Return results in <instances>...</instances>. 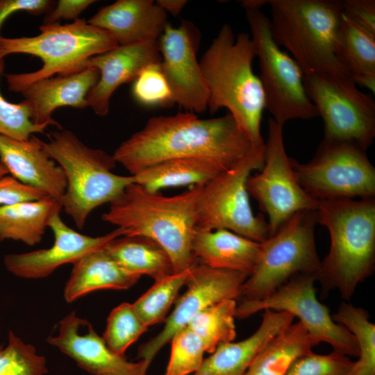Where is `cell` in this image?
<instances>
[{
    "label": "cell",
    "instance_id": "obj_1",
    "mask_svg": "<svg viewBox=\"0 0 375 375\" xmlns=\"http://www.w3.org/2000/svg\"><path fill=\"white\" fill-rule=\"evenodd\" d=\"M263 147L253 145L229 113L199 119L186 112L149 119L141 130L122 142L112 156L130 175L172 158L203 160L224 172Z\"/></svg>",
    "mask_w": 375,
    "mask_h": 375
},
{
    "label": "cell",
    "instance_id": "obj_2",
    "mask_svg": "<svg viewBox=\"0 0 375 375\" xmlns=\"http://www.w3.org/2000/svg\"><path fill=\"white\" fill-rule=\"evenodd\" d=\"M202 185L166 197L131 183L110 203L102 219L120 228L122 235L141 236L156 242L168 254L174 273L188 270L199 264L192 241L197 199Z\"/></svg>",
    "mask_w": 375,
    "mask_h": 375
},
{
    "label": "cell",
    "instance_id": "obj_3",
    "mask_svg": "<svg viewBox=\"0 0 375 375\" xmlns=\"http://www.w3.org/2000/svg\"><path fill=\"white\" fill-rule=\"evenodd\" d=\"M315 212L331 238L329 251L315 274L320 297L338 290L348 301L374 271L375 199L319 200Z\"/></svg>",
    "mask_w": 375,
    "mask_h": 375
},
{
    "label": "cell",
    "instance_id": "obj_4",
    "mask_svg": "<svg viewBox=\"0 0 375 375\" xmlns=\"http://www.w3.org/2000/svg\"><path fill=\"white\" fill-rule=\"evenodd\" d=\"M255 44L246 33L235 36L224 24L202 56L199 65L206 81L211 113L226 108L256 147L265 146L260 133L265 94L259 76L252 69Z\"/></svg>",
    "mask_w": 375,
    "mask_h": 375
},
{
    "label": "cell",
    "instance_id": "obj_5",
    "mask_svg": "<svg viewBox=\"0 0 375 375\" xmlns=\"http://www.w3.org/2000/svg\"><path fill=\"white\" fill-rule=\"evenodd\" d=\"M271 31L303 75L347 72L336 56L342 16L339 0H267Z\"/></svg>",
    "mask_w": 375,
    "mask_h": 375
},
{
    "label": "cell",
    "instance_id": "obj_6",
    "mask_svg": "<svg viewBox=\"0 0 375 375\" xmlns=\"http://www.w3.org/2000/svg\"><path fill=\"white\" fill-rule=\"evenodd\" d=\"M43 148L65 173L67 188L60 202L78 229L95 208L110 203L135 183L132 175L112 172L117 164L112 155L89 147L71 131L51 132Z\"/></svg>",
    "mask_w": 375,
    "mask_h": 375
},
{
    "label": "cell",
    "instance_id": "obj_7",
    "mask_svg": "<svg viewBox=\"0 0 375 375\" xmlns=\"http://www.w3.org/2000/svg\"><path fill=\"white\" fill-rule=\"evenodd\" d=\"M40 30L41 33L35 36L0 39V52L4 56L24 53L38 57L43 62L35 72L4 74L12 92L22 93L38 81L83 70L90 58L118 46L108 32L85 19L66 24H43Z\"/></svg>",
    "mask_w": 375,
    "mask_h": 375
},
{
    "label": "cell",
    "instance_id": "obj_8",
    "mask_svg": "<svg viewBox=\"0 0 375 375\" xmlns=\"http://www.w3.org/2000/svg\"><path fill=\"white\" fill-rule=\"evenodd\" d=\"M315 210L299 211L261 242L254 272L242 285L238 299L261 300L299 274H316L321 265L315 239Z\"/></svg>",
    "mask_w": 375,
    "mask_h": 375
},
{
    "label": "cell",
    "instance_id": "obj_9",
    "mask_svg": "<svg viewBox=\"0 0 375 375\" xmlns=\"http://www.w3.org/2000/svg\"><path fill=\"white\" fill-rule=\"evenodd\" d=\"M264 158L265 146L202 185L197 199V229H226L260 243L270 236L264 216L252 211L246 187L251 173L262 168Z\"/></svg>",
    "mask_w": 375,
    "mask_h": 375
},
{
    "label": "cell",
    "instance_id": "obj_10",
    "mask_svg": "<svg viewBox=\"0 0 375 375\" xmlns=\"http://www.w3.org/2000/svg\"><path fill=\"white\" fill-rule=\"evenodd\" d=\"M258 58L265 108L276 122L310 119L319 116L294 60L282 51L271 31L269 18L260 10L244 9Z\"/></svg>",
    "mask_w": 375,
    "mask_h": 375
},
{
    "label": "cell",
    "instance_id": "obj_11",
    "mask_svg": "<svg viewBox=\"0 0 375 375\" xmlns=\"http://www.w3.org/2000/svg\"><path fill=\"white\" fill-rule=\"evenodd\" d=\"M366 151L355 142L323 138L309 162L292 159V168L301 187L317 201L372 198L375 168Z\"/></svg>",
    "mask_w": 375,
    "mask_h": 375
},
{
    "label": "cell",
    "instance_id": "obj_12",
    "mask_svg": "<svg viewBox=\"0 0 375 375\" xmlns=\"http://www.w3.org/2000/svg\"><path fill=\"white\" fill-rule=\"evenodd\" d=\"M306 93L322 117L324 139L357 143L367 149L375 137V102L346 72L303 75Z\"/></svg>",
    "mask_w": 375,
    "mask_h": 375
},
{
    "label": "cell",
    "instance_id": "obj_13",
    "mask_svg": "<svg viewBox=\"0 0 375 375\" xmlns=\"http://www.w3.org/2000/svg\"><path fill=\"white\" fill-rule=\"evenodd\" d=\"M246 187L260 210L267 215L270 235L295 213L315 210L318 205L299 185L292 159L285 149L283 125L272 118L268 122L263 167L260 173L249 176Z\"/></svg>",
    "mask_w": 375,
    "mask_h": 375
},
{
    "label": "cell",
    "instance_id": "obj_14",
    "mask_svg": "<svg viewBox=\"0 0 375 375\" xmlns=\"http://www.w3.org/2000/svg\"><path fill=\"white\" fill-rule=\"evenodd\" d=\"M315 281V274L295 275L261 300L241 301L237 305L235 317L244 319L266 309L285 311L299 319L315 345L326 342L334 351L358 357L360 349L356 337L335 322L329 309L317 299Z\"/></svg>",
    "mask_w": 375,
    "mask_h": 375
},
{
    "label": "cell",
    "instance_id": "obj_15",
    "mask_svg": "<svg viewBox=\"0 0 375 375\" xmlns=\"http://www.w3.org/2000/svg\"><path fill=\"white\" fill-rule=\"evenodd\" d=\"M249 276L244 273L212 269L198 264L190 270L187 290L175 302L163 329L142 344L137 358L149 362L181 328L205 308L226 299H238L240 288Z\"/></svg>",
    "mask_w": 375,
    "mask_h": 375
},
{
    "label": "cell",
    "instance_id": "obj_16",
    "mask_svg": "<svg viewBox=\"0 0 375 375\" xmlns=\"http://www.w3.org/2000/svg\"><path fill=\"white\" fill-rule=\"evenodd\" d=\"M198 31L188 21L177 28L167 24L158 40L160 67L171 90L173 100L191 112L208 108L209 92L196 53Z\"/></svg>",
    "mask_w": 375,
    "mask_h": 375
},
{
    "label": "cell",
    "instance_id": "obj_17",
    "mask_svg": "<svg viewBox=\"0 0 375 375\" xmlns=\"http://www.w3.org/2000/svg\"><path fill=\"white\" fill-rule=\"evenodd\" d=\"M49 344L72 358L91 375H146L151 362L127 360L115 353L86 319L72 312L59 324L58 334L49 336Z\"/></svg>",
    "mask_w": 375,
    "mask_h": 375
},
{
    "label": "cell",
    "instance_id": "obj_18",
    "mask_svg": "<svg viewBox=\"0 0 375 375\" xmlns=\"http://www.w3.org/2000/svg\"><path fill=\"white\" fill-rule=\"evenodd\" d=\"M48 227L54 235L53 244L47 249L5 256L4 264L8 272L24 278H44L58 267L74 264L87 253L122 235L119 228L99 237L81 234L69 227L61 219L60 212L51 218Z\"/></svg>",
    "mask_w": 375,
    "mask_h": 375
},
{
    "label": "cell",
    "instance_id": "obj_19",
    "mask_svg": "<svg viewBox=\"0 0 375 375\" xmlns=\"http://www.w3.org/2000/svg\"><path fill=\"white\" fill-rule=\"evenodd\" d=\"M160 61L158 40L118 45L90 58L83 69H97L99 78L87 96L88 107L99 116L107 115L110 98L116 89L122 84L134 81L145 67Z\"/></svg>",
    "mask_w": 375,
    "mask_h": 375
},
{
    "label": "cell",
    "instance_id": "obj_20",
    "mask_svg": "<svg viewBox=\"0 0 375 375\" xmlns=\"http://www.w3.org/2000/svg\"><path fill=\"white\" fill-rule=\"evenodd\" d=\"M0 161L12 177L60 201L67 188L65 173L38 138L19 140L0 135Z\"/></svg>",
    "mask_w": 375,
    "mask_h": 375
},
{
    "label": "cell",
    "instance_id": "obj_21",
    "mask_svg": "<svg viewBox=\"0 0 375 375\" xmlns=\"http://www.w3.org/2000/svg\"><path fill=\"white\" fill-rule=\"evenodd\" d=\"M88 23L108 32L118 45L158 40L168 24L167 13L152 0H118Z\"/></svg>",
    "mask_w": 375,
    "mask_h": 375
},
{
    "label": "cell",
    "instance_id": "obj_22",
    "mask_svg": "<svg viewBox=\"0 0 375 375\" xmlns=\"http://www.w3.org/2000/svg\"><path fill=\"white\" fill-rule=\"evenodd\" d=\"M99 78V71L87 67L67 75H56L38 81L22 92L31 108V119L39 125H52L62 129L52 117L53 111L62 106L78 109L88 107L87 96Z\"/></svg>",
    "mask_w": 375,
    "mask_h": 375
},
{
    "label": "cell",
    "instance_id": "obj_23",
    "mask_svg": "<svg viewBox=\"0 0 375 375\" xmlns=\"http://www.w3.org/2000/svg\"><path fill=\"white\" fill-rule=\"evenodd\" d=\"M294 318L285 311L265 310L260 325L251 336L220 344L191 375H243L263 348L292 324Z\"/></svg>",
    "mask_w": 375,
    "mask_h": 375
},
{
    "label": "cell",
    "instance_id": "obj_24",
    "mask_svg": "<svg viewBox=\"0 0 375 375\" xmlns=\"http://www.w3.org/2000/svg\"><path fill=\"white\" fill-rule=\"evenodd\" d=\"M192 250L201 265L212 269L239 272L249 276L257 266L261 243L226 229L195 228Z\"/></svg>",
    "mask_w": 375,
    "mask_h": 375
},
{
    "label": "cell",
    "instance_id": "obj_25",
    "mask_svg": "<svg viewBox=\"0 0 375 375\" xmlns=\"http://www.w3.org/2000/svg\"><path fill=\"white\" fill-rule=\"evenodd\" d=\"M73 265L64 290V297L67 302L95 290H126L140 278L119 265L104 247L87 253Z\"/></svg>",
    "mask_w": 375,
    "mask_h": 375
},
{
    "label": "cell",
    "instance_id": "obj_26",
    "mask_svg": "<svg viewBox=\"0 0 375 375\" xmlns=\"http://www.w3.org/2000/svg\"><path fill=\"white\" fill-rule=\"evenodd\" d=\"M61 209L60 201L51 197L0 206V241L38 244L51 218Z\"/></svg>",
    "mask_w": 375,
    "mask_h": 375
},
{
    "label": "cell",
    "instance_id": "obj_27",
    "mask_svg": "<svg viewBox=\"0 0 375 375\" xmlns=\"http://www.w3.org/2000/svg\"><path fill=\"white\" fill-rule=\"evenodd\" d=\"M336 56L357 85L375 91V35L341 16Z\"/></svg>",
    "mask_w": 375,
    "mask_h": 375
},
{
    "label": "cell",
    "instance_id": "obj_28",
    "mask_svg": "<svg viewBox=\"0 0 375 375\" xmlns=\"http://www.w3.org/2000/svg\"><path fill=\"white\" fill-rule=\"evenodd\" d=\"M108 253L126 271L160 280L174 274L170 258L156 242L141 236L122 235L104 246Z\"/></svg>",
    "mask_w": 375,
    "mask_h": 375
},
{
    "label": "cell",
    "instance_id": "obj_29",
    "mask_svg": "<svg viewBox=\"0 0 375 375\" xmlns=\"http://www.w3.org/2000/svg\"><path fill=\"white\" fill-rule=\"evenodd\" d=\"M315 346L300 322L291 324L258 354L243 375H285L292 363Z\"/></svg>",
    "mask_w": 375,
    "mask_h": 375
},
{
    "label": "cell",
    "instance_id": "obj_30",
    "mask_svg": "<svg viewBox=\"0 0 375 375\" xmlns=\"http://www.w3.org/2000/svg\"><path fill=\"white\" fill-rule=\"evenodd\" d=\"M222 172L212 164L196 158L168 159L132 175L135 183L156 193L167 188L203 185Z\"/></svg>",
    "mask_w": 375,
    "mask_h": 375
},
{
    "label": "cell",
    "instance_id": "obj_31",
    "mask_svg": "<svg viewBox=\"0 0 375 375\" xmlns=\"http://www.w3.org/2000/svg\"><path fill=\"white\" fill-rule=\"evenodd\" d=\"M356 337L360 353L347 375H375V324L363 308L344 301L332 316Z\"/></svg>",
    "mask_w": 375,
    "mask_h": 375
},
{
    "label": "cell",
    "instance_id": "obj_32",
    "mask_svg": "<svg viewBox=\"0 0 375 375\" xmlns=\"http://www.w3.org/2000/svg\"><path fill=\"white\" fill-rule=\"evenodd\" d=\"M235 299H226L197 313L188 324L202 341L207 353H212L218 345L232 342L236 335L234 318Z\"/></svg>",
    "mask_w": 375,
    "mask_h": 375
},
{
    "label": "cell",
    "instance_id": "obj_33",
    "mask_svg": "<svg viewBox=\"0 0 375 375\" xmlns=\"http://www.w3.org/2000/svg\"><path fill=\"white\" fill-rule=\"evenodd\" d=\"M193 268V267H192ZM174 273L154 284L133 303L138 315L148 327L166 319L180 289L186 285L190 270Z\"/></svg>",
    "mask_w": 375,
    "mask_h": 375
},
{
    "label": "cell",
    "instance_id": "obj_34",
    "mask_svg": "<svg viewBox=\"0 0 375 375\" xmlns=\"http://www.w3.org/2000/svg\"><path fill=\"white\" fill-rule=\"evenodd\" d=\"M148 326L138 315L132 304L122 303L110 313L103 335L108 347L117 354L125 356V351Z\"/></svg>",
    "mask_w": 375,
    "mask_h": 375
},
{
    "label": "cell",
    "instance_id": "obj_35",
    "mask_svg": "<svg viewBox=\"0 0 375 375\" xmlns=\"http://www.w3.org/2000/svg\"><path fill=\"white\" fill-rule=\"evenodd\" d=\"M47 372L44 357L10 331L8 344L0 350V375H44Z\"/></svg>",
    "mask_w": 375,
    "mask_h": 375
},
{
    "label": "cell",
    "instance_id": "obj_36",
    "mask_svg": "<svg viewBox=\"0 0 375 375\" xmlns=\"http://www.w3.org/2000/svg\"><path fill=\"white\" fill-rule=\"evenodd\" d=\"M170 342L171 353L165 375H191L197 372L206 352L201 339L186 326Z\"/></svg>",
    "mask_w": 375,
    "mask_h": 375
},
{
    "label": "cell",
    "instance_id": "obj_37",
    "mask_svg": "<svg viewBox=\"0 0 375 375\" xmlns=\"http://www.w3.org/2000/svg\"><path fill=\"white\" fill-rule=\"evenodd\" d=\"M0 52V76L5 67V58ZM31 108L24 99L10 103L0 92V135L19 140H28L34 133H44L47 125L35 124L31 119Z\"/></svg>",
    "mask_w": 375,
    "mask_h": 375
},
{
    "label": "cell",
    "instance_id": "obj_38",
    "mask_svg": "<svg viewBox=\"0 0 375 375\" xmlns=\"http://www.w3.org/2000/svg\"><path fill=\"white\" fill-rule=\"evenodd\" d=\"M132 91L134 98L142 105L165 106L174 103L160 63L145 67L134 81Z\"/></svg>",
    "mask_w": 375,
    "mask_h": 375
},
{
    "label": "cell",
    "instance_id": "obj_39",
    "mask_svg": "<svg viewBox=\"0 0 375 375\" xmlns=\"http://www.w3.org/2000/svg\"><path fill=\"white\" fill-rule=\"evenodd\" d=\"M353 363L349 356L337 351L328 354L311 351L297 359L285 375H347Z\"/></svg>",
    "mask_w": 375,
    "mask_h": 375
},
{
    "label": "cell",
    "instance_id": "obj_40",
    "mask_svg": "<svg viewBox=\"0 0 375 375\" xmlns=\"http://www.w3.org/2000/svg\"><path fill=\"white\" fill-rule=\"evenodd\" d=\"M48 197H50L44 191L24 184L11 175L8 174L0 178V206Z\"/></svg>",
    "mask_w": 375,
    "mask_h": 375
},
{
    "label": "cell",
    "instance_id": "obj_41",
    "mask_svg": "<svg viewBox=\"0 0 375 375\" xmlns=\"http://www.w3.org/2000/svg\"><path fill=\"white\" fill-rule=\"evenodd\" d=\"M342 15L366 31L375 35V1H342Z\"/></svg>",
    "mask_w": 375,
    "mask_h": 375
},
{
    "label": "cell",
    "instance_id": "obj_42",
    "mask_svg": "<svg viewBox=\"0 0 375 375\" xmlns=\"http://www.w3.org/2000/svg\"><path fill=\"white\" fill-rule=\"evenodd\" d=\"M51 0H0V39L1 27L6 19L19 11H26L33 15L48 13L55 6Z\"/></svg>",
    "mask_w": 375,
    "mask_h": 375
},
{
    "label": "cell",
    "instance_id": "obj_43",
    "mask_svg": "<svg viewBox=\"0 0 375 375\" xmlns=\"http://www.w3.org/2000/svg\"><path fill=\"white\" fill-rule=\"evenodd\" d=\"M94 2V0H59L53 9L46 14L43 24H57L62 19L75 21Z\"/></svg>",
    "mask_w": 375,
    "mask_h": 375
},
{
    "label": "cell",
    "instance_id": "obj_44",
    "mask_svg": "<svg viewBox=\"0 0 375 375\" xmlns=\"http://www.w3.org/2000/svg\"><path fill=\"white\" fill-rule=\"evenodd\" d=\"M187 2L185 0H158L156 3L166 13L169 12L176 16L181 12Z\"/></svg>",
    "mask_w": 375,
    "mask_h": 375
},
{
    "label": "cell",
    "instance_id": "obj_45",
    "mask_svg": "<svg viewBox=\"0 0 375 375\" xmlns=\"http://www.w3.org/2000/svg\"><path fill=\"white\" fill-rule=\"evenodd\" d=\"M267 0H246L242 1V5L244 9H258L260 10L261 7L267 4Z\"/></svg>",
    "mask_w": 375,
    "mask_h": 375
},
{
    "label": "cell",
    "instance_id": "obj_46",
    "mask_svg": "<svg viewBox=\"0 0 375 375\" xmlns=\"http://www.w3.org/2000/svg\"><path fill=\"white\" fill-rule=\"evenodd\" d=\"M9 174L6 167L0 161V178L6 175Z\"/></svg>",
    "mask_w": 375,
    "mask_h": 375
},
{
    "label": "cell",
    "instance_id": "obj_47",
    "mask_svg": "<svg viewBox=\"0 0 375 375\" xmlns=\"http://www.w3.org/2000/svg\"><path fill=\"white\" fill-rule=\"evenodd\" d=\"M3 349L2 345L0 344V350Z\"/></svg>",
    "mask_w": 375,
    "mask_h": 375
}]
</instances>
